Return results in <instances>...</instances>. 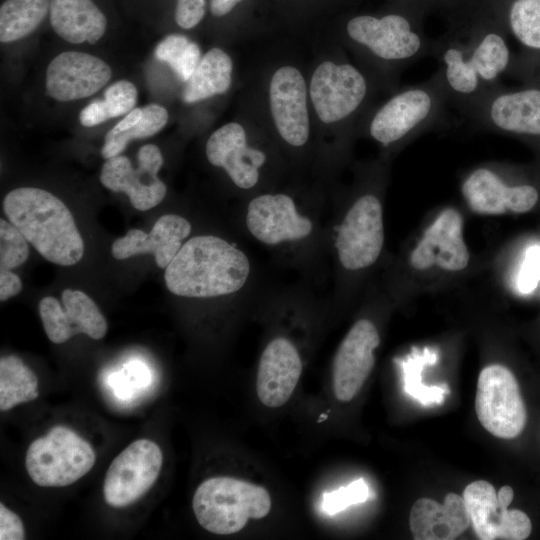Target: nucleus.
Masks as SVG:
<instances>
[{"instance_id": "f257e3e1", "label": "nucleus", "mask_w": 540, "mask_h": 540, "mask_svg": "<svg viewBox=\"0 0 540 540\" xmlns=\"http://www.w3.org/2000/svg\"><path fill=\"white\" fill-rule=\"evenodd\" d=\"M449 104L466 116L493 90L511 65V52L496 25L450 32L432 41Z\"/></svg>"}, {"instance_id": "f03ea898", "label": "nucleus", "mask_w": 540, "mask_h": 540, "mask_svg": "<svg viewBox=\"0 0 540 540\" xmlns=\"http://www.w3.org/2000/svg\"><path fill=\"white\" fill-rule=\"evenodd\" d=\"M249 273L243 251L220 237L201 235L183 244L166 267L164 280L177 296L210 298L237 292Z\"/></svg>"}, {"instance_id": "7ed1b4c3", "label": "nucleus", "mask_w": 540, "mask_h": 540, "mask_svg": "<svg viewBox=\"0 0 540 540\" xmlns=\"http://www.w3.org/2000/svg\"><path fill=\"white\" fill-rule=\"evenodd\" d=\"M3 211L46 260L61 266L81 260L82 236L70 210L55 195L40 188H16L5 196Z\"/></svg>"}, {"instance_id": "20e7f679", "label": "nucleus", "mask_w": 540, "mask_h": 540, "mask_svg": "<svg viewBox=\"0 0 540 540\" xmlns=\"http://www.w3.org/2000/svg\"><path fill=\"white\" fill-rule=\"evenodd\" d=\"M448 97L438 71L427 80L395 92L372 114L369 135L384 147L445 125Z\"/></svg>"}, {"instance_id": "39448f33", "label": "nucleus", "mask_w": 540, "mask_h": 540, "mask_svg": "<svg viewBox=\"0 0 540 540\" xmlns=\"http://www.w3.org/2000/svg\"><path fill=\"white\" fill-rule=\"evenodd\" d=\"M192 508L202 528L217 535L242 530L250 519H262L271 510V497L262 486L229 476L203 481L195 490Z\"/></svg>"}, {"instance_id": "423d86ee", "label": "nucleus", "mask_w": 540, "mask_h": 540, "mask_svg": "<svg viewBox=\"0 0 540 540\" xmlns=\"http://www.w3.org/2000/svg\"><path fill=\"white\" fill-rule=\"evenodd\" d=\"M346 33L355 46L395 72L431 52L432 41L414 20L399 13L355 16L347 22Z\"/></svg>"}, {"instance_id": "0eeeda50", "label": "nucleus", "mask_w": 540, "mask_h": 540, "mask_svg": "<svg viewBox=\"0 0 540 540\" xmlns=\"http://www.w3.org/2000/svg\"><path fill=\"white\" fill-rule=\"evenodd\" d=\"M96 454L89 442L66 426H55L28 447L25 467L41 487H64L86 475Z\"/></svg>"}, {"instance_id": "6e6552de", "label": "nucleus", "mask_w": 540, "mask_h": 540, "mask_svg": "<svg viewBox=\"0 0 540 540\" xmlns=\"http://www.w3.org/2000/svg\"><path fill=\"white\" fill-rule=\"evenodd\" d=\"M475 410L481 425L492 435L512 439L521 434L527 411L514 374L505 366H486L479 374Z\"/></svg>"}, {"instance_id": "1a4fd4ad", "label": "nucleus", "mask_w": 540, "mask_h": 540, "mask_svg": "<svg viewBox=\"0 0 540 540\" xmlns=\"http://www.w3.org/2000/svg\"><path fill=\"white\" fill-rule=\"evenodd\" d=\"M366 76L349 63L322 62L310 82V98L319 119L326 124L356 114L369 95Z\"/></svg>"}, {"instance_id": "9d476101", "label": "nucleus", "mask_w": 540, "mask_h": 540, "mask_svg": "<svg viewBox=\"0 0 540 540\" xmlns=\"http://www.w3.org/2000/svg\"><path fill=\"white\" fill-rule=\"evenodd\" d=\"M163 463L160 447L137 439L120 452L107 469L103 495L115 508L126 507L146 494L157 480Z\"/></svg>"}, {"instance_id": "9b49d317", "label": "nucleus", "mask_w": 540, "mask_h": 540, "mask_svg": "<svg viewBox=\"0 0 540 540\" xmlns=\"http://www.w3.org/2000/svg\"><path fill=\"white\" fill-rule=\"evenodd\" d=\"M384 243L382 206L373 194L359 197L346 213L335 246L341 265L359 270L374 264Z\"/></svg>"}, {"instance_id": "f8f14e48", "label": "nucleus", "mask_w": 540, "mask_h": 540, "mask_svg": "<svg viewBox=\"0 0 540 540\" xmlns=\"http://www.w3.org/2000/svg\"><path fill=\"white\" fill-rule=\"evenodd\" d=\"M134 168L126 156L106 160L100 173V182L113 192L125 193L131 205L139 211H147L165 198L166 185L157 174L163 165L160 149L154 144L142 146L137 153Z\"/></svg>"}, {"instance_id": "ddd939ff", "label": "nucleus", "mask_w": 540, "mask_h": 540, "mask_svg": "<svg viewBox=\"0 0 540 540\" xmlns=\"http://www.w3.org/2000/svg\"><path fill=\"white\" fill-rule=\"evenodd\" d=\"M466 119L494 132L540 137V88L506 90L501 85Z\"/></svg>"}, {"instance_id": "4468645a", "label": "nucleus", "mask_w": 540, "mask_h": 540, "mask_svg": "<svg viewBox=\"0 0 540 540\" xmlns=\"http://www.w3.org/2000/svg\"><path fill=\"white\" fill-rule=\"evenodd\" d=\"M43 327L49 340L61 344L83 333L94 340L107 333V322L96 303L84 292L65 289L61 302L52 296L42 298L38 305Z\"/></svg>"}, {"instance_id": "2eb2a0df", "label": "nucleus", "mask_w": 540, "mask_h": 540, "mask_svg": "<svg viewBox=\"0 0 540 540\" xmlns=\"http://www.w3.org/2000/svg\"><path fill=\"white\" fill-rule=\"evenodd\" d=\"M463 499L471 524L482 540H523L529 537L532 524L521 510L499 504L494 486L476 480L466 486Z\"/></svg>"}, {"instance_id": "dca6fc26", "label": "nucleus", "mask_w": 540, "mask_h": 540, "mask_svg": "<svg viewBox=\"0 0 540 540\" xmlns=\"http://www.w3.org/2000/svg\"><path fill=\"white\" fill-rule=\"evenodd\" d=\"M379 343V333L370 320L361 319L351 327L333 360V391L339 401L348 402L360 391L373 369Z\"/></svg>"}, {"instance_id": "f3484780", "label": "nucleus", "mask_w": 540, "mask_h": 540, "mask_svg": "<svg viewBox=\"0 0 540 540\" xmlns=\"http://www.w3.org/2000/svg\"><path fill=\"white\" fill-rule=\"evenodd\" d=\"M461 191L474 212L489 215L528 212L539 199L533 185H510L498 171L488 166L472 170L464 178Z\"/></svg>"}, {"instance_id": "a211bd4d", "label": "nucleus", "mask_w": 540, "mask_h": 540, "mask_svg": "<svg viewBox=\"0 0 540 540\" xmlns=\"http://www.w3.org/2000/svg\"><path fill=\"white\" fill-rule=\"evenodd\" d=\"M111 68L88 53L67 51L51 60L46 70L47 94L61 102L89 97L108 83Z\"/></svg>"}, {"instance_id": "6ab92c4d", "label": "nucleus", "mask_w": 540, "mask_h": 540, "mask_svg": "<svg viewBox=\"0 0 540 540\" xmlns=\"http://www.w3.org/2000/svg\"><path fill=\"white\" fill-rule=\"evenodd\" d=\"M270 110L280 136L288 144L303 146L309 137L307 89L301 72L292 66L275 71L269 86Z\"/></svg>"}, {"instance_id": "aec40b11", "label": "nucleus", "mask_w": 540, "mask_h": 540, "mask_svg": "<svg viewBox=\"0 0 540 540\" xmlns=\"http://www.w3.org/2000/svg\"><path fill=\"white\" fill-rule=\"evenodd\" d=\"M469 251L463 239V220L454 208L444 209L425 230L413 250L410 264L417 270L438 266L460 271L469 263Z\"/></svg>"}, {"instance_id": "412c9836", "label": "nucleus", "mask_w": 540, "mask_h": 540, "mask_svg": "<svg viewBox=\"0 0 540 540\" xmlns=\"http://www.w3.org/2000/svg\"><path fill=\"white\" fill-rule=\"evenodd\" d=\"M246 225L256 239L268 245L303 239L313 228L311 220L297 212L294 201L286 194H264L252 199Z\"/></svg>"}, {"instance_id": "4be33fe9", "label": "nucleus", "mask_w": 540, "mask_h": 540, "mask_svg": "<svg viewBox=\"0 0 540 540\" xmlns=\"http://www.w3.org/2000/svg\"><path fill=\"white\" fill-rule=\"evenodd\" d=\"M208 161L223 168L233 183L241 189L254 187L266 155L247 144L244 128L235 122L215 130L206 143Z\"/></svg>"}, {"instance_id": "5701e85b", "label": "nucleus", "mask_w": 540, "mask_h": 540, "mask_svg": "<svg viewBox=\"0 0 540 540\" xmlns=\"http://www.w3.org/2000/svg\"><path fill=\"white\" fill-rule=\"evenodd\" d=\"M302 362L294 344L284 337L271 340L259 360L256 392L269 408L284 405L300 379Z\"/></svg>"}, {"instance_id": "b1692460", "label": "nucleus", "mask_w": 540, "mask_h": 540, "mask_svg": "<svg viewBox=\"0 0 540 540\" xmlns=\"http://www.w3.org/2000/svg\"><path fill=\"white\" fill-rule=\"evenodd\" d=\"M191 232L190 222L176 214L161 216L149 233L131 229L116 239L111 248L114 258L122 260L136 255L151 254L159 268L166 267L183 246Z\"/></svg>"}, {"instance_id": "393cba45", "label": "nucleus", "mask_w": 540, "mask_h": 540, "mask_svg": "<svg viewBox=\"0 0 540 540\" xmlns=\"http://www.w3.org/2000/svg\"><path fill=\"white\" fill-rule=\"evenodd\" d=\"M471 524L462 496L448 493L441 504L430 498H420L409 516L411 533L416 540H452Z\"/></svg>"}, {"instance_id": "a878e982", "label": "nucleus", "mask_w": 540, "mask_h": 540, "mask_svg": "<svg viewBox=\"0 0 540 540\" xmlns=\"http://www.w3.org/2000/svg\"><path fill=\"white\" fill-rule=\"evenodd\" d=\"M50 23L65 41L96 43L106 31L107 20L92 0H51Z\"/></svg>"}, {"instance_id": "bb28decb", "label": "nucleus", "mask_w": 540, "mask_h": 540, "mask_svg": "<svg viewBox=\"0 0 540 540\" xmlns=\"http://www.w3.org/2000/svg\"><path fill=\"white\" fill-rule=\"evenodd\" d=\"M233 63L219 48L210 49L200 60L182 93L186 103L224 94L230 87Z\"/></svg>"}, {"instance_id": "cd10ccee", "label": "nucleus", "mask_w": 540, "mask_h": 540, "mask_svg": "<svg viewBox=\"0 0 540 540\" xmlns=\"http://www.w3.org/2000/svg\"><path fill=\"white\" fill-rule=\"evenodd\" d=\"M39 396L36 374L14 355L0 359V410L7 411Z\"/></svg>"}, {"instance_id": "c85d7f7f", "label": "nucleus", "mask_w": 540, "mask_h": 540, "mask_svg": "<svg viewBox=\"0 0 540 540\" xmlns=\"http://www.w3.org/2000/svg\"><path fill=\"white\" fill-rule=\"evenodd\" d=\"M50 0H6L0 7V41L9 43L32 33L50 10Z\"/></svg>"}, {"instance_id": "c756f323", "label": "nucleus", "mask_w": 540, "mask_h": 540, "mask_svg": "<svg viewBox=\"0 0 540 540\" xmlns=\"http://www.w3.org/2000/svg\"><path fill=\"white\" fill-rule=\"evenodd\" d=\"M168 121L167 110L158 104H149L142 108V117L130 129L105 135V141L101 149V155L106 160L118 156L125 150L127 144L134 139L150 137L158 133Z\"/></svg>"}, {"instance_id": "7c9ffc66", "label": "nucleus", "mask_w": 540, "mask_h": 540, "mask_svg": "<svg viewBox=\"0 0 540 540\" xmlns=\"http://www.w3.org/2000/svg\"><path fill=\"white\" fill-rule=\"evenodd\" d=\"M155 56L167 63L182 81L187 82L201 60V51L186 36L171 34L157 45Z\"/></svg>"}, {"instance_id": "2f4dec72", "label": "nucleus", "mask_w": 540, "mask_h": 540, "mask_svg": "<svg viewBox=\"0 0 540 540\" xmlns=\"http://www.w3.org/2000/svg\"><path fill=\"white\" fill-rule=\"evenodd\" d=\"M435 361L436 354L425 350L423 355L413 354L403 364L405 391L424 406L441 404L448 393V387L445 384L426 386L422 382L424 367Z\"/></svg>"}, {"instance_id": "473e14b6", "label": "nucleus", "mask_w": 540, "mask_h": 540, "mask_svg": "<svg viewBox=\"0 0 540 540\" xmlns=\"http://www.w3.org/2000/svg\"><path fill=\"white\" fill-rule=\"evenodd\" d=\"M506 21L509 31L522 45L540 51V0H513Z\"/></svg>"}, {"instance_id": "72a5a7b5", "label": "nucleus", "mask_w": 540, "mask_h": 540, "mask_svg": "<svg viewBox=\"0 0 540 540\" xmlns=\"http://www.w3.org/2000/svg\"><path fill=\"white\" fill-rule=\"evenodd\" d=\"M26 238L10 222L0 219V270L22 265L29 256Z\"/></svg>"}, {"instance_id": "f704fd0d", "label": "nucleus", "mask_w": 540, "mask_h": 540, "mask_svg": "<svg viewBox=\"0 0 540 540\" xmlns=\"http://www.w3.org/2000/svg\"><path fill=\"white\" fill-rule=\"evenodd\" d=\"M369 497V488L364 479H357L345 487L327 492L323 496V510L336 514L347 507L365 502Z\"/></svg>"}, {"instance_id": "c9c22d12", "label": "nucleus", "mask_w": 540, "mask_h": 540, "mask_svg": "<svg viewBox=\"0 0 540 540\" xmlns=\"http://www.w3.org/2000/svg\"><path fill=\"white\" fill-rule=\"evenodd\" d=\"M137 88L127 80H119L105 90L104 103L110 118L128 114L137 102Z\"/></svg>"}, {"instance_id": "e433bc0d", "label": "nucleus", "mask_w": 540, "mask_h": 540, "mask_svg": "<svg viewBox=\"0 0 540 540\" xmlns=\"http://www.w3.org/2000/svg\"><path fill=\"white\" fill-rule=\"evenodd\" d=\"M540 281V245L530 246L525 253L517 279L518 290L523 294L532 292Z\"/></svg>"}, {"instance_id": "4c0bfd02", "label": "nucleus", "mask_w": 540, "mask_h": 540, "mask_svg": "<svg viewBox=\"0 0 540 540\" xmlns=\"http://www.w3.org/2000/svg\"><path fill=\"white\" fill-rule=\"evenodd\" d=\"M206 0H177L175 21L183 29H191L203 19Z\"/></svg>"}, {"instance_id": "58836bf2", "label": "nucleus", "mask_w": 540, "mask_h": 540, "mask_svg": "<svg viewBox=\"0 0 540 540\" xmlns=\"http://www.w3.org/2000/svg\"><path fill=\"white\" fill-rule=\"evenodd\" d=\"M25 536V528L21 518L3 503H0V539L23 540Z\"/></svg>"}, {"instance_id": "ea45409f", "label": "nucleus", "mask_w": 540, "mask_h": 540, "mask_svg": "<svg viewBox=\"0 0 540 540\" xmlns=\"http://www.w3.org/2000/svg\"><path fill=\"white\" fill-rule=\"evenodd\" d=\"M110 119L103 100H95L82 109L79 114L80 123L85 127H93Z\"/></svg>"}, {"instance_id": "a19ab883", "label": "nucleus", "mask_w": 540, "mask_h": 540, "mask_svg": "<svg viewBox=\"0 0 540 540\" xmlns=\"http://www.w3.org/2000/svg\"><path fill=\"white\" fill-rule=\"evenodd\" d=\"M22 290V282L11 270H0V300L6 301Z\"/></svg>"}, {"instance_id": "79ce46f5", "label": "nucleus", "mask_w": 540, "mask_h": 540, "mask_svg": "<svg viewBox=\"0 0 540 540\" xmlns=\"http://www.w3.org/2000/svg\"><path fill=\"white\" fill-rule=\"evenodd\" d=\"M141 117L142 108H134L109 131L112 133L126 131L138 123Z\"/></svg>"}, {"instance_id": "37998d69", "label": "nucleus", "mask_w": 540, "mask_h": 540, "mask_svg": "<svg viewBox=\"0 0 540 540\" xmlns=\"http://www.w3.org/2000/svg\"><path fill=\"white\" fill-rule=\"evenodd\" d=\"M241 1L243 0H210V11L212 15L221 17L228 14Z\"/></svg>"}, {"instance_id": "c03bdc74", "label": "nucleus", "mask_w": 540, "mask_h": 540, "mask_svg": "<svg viewBox=\"0 0 540 540\" xmlns=\"http://www.w3.org/2000/svg\"><path fill=\"white\" fill-rule=\"evenodd\" d=\"M514 497L513 489L510 486H503L497 492V499L500 505L508 507Z\"/></svg>"}]
</instances>
